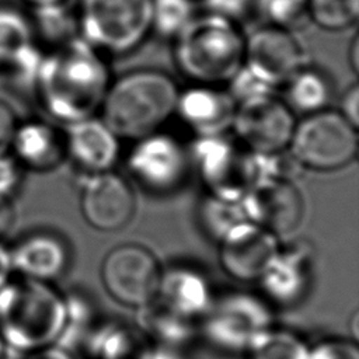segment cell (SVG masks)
<instances>
[{
  "mask_svg": "<svg viewBox=\"0 0 359 359\" xmlns=\"http://www.w3.org/2000/svg\"><path fill=\"white\" fill-rule=\"evenodd\" d=\"M0 323L11 344L38 351L57 344L66 327V300L48 282L24 278L3 286Z\"/></svg>",
  "mask_w": 359,
  "mask_h": 359,
  "instance_id": "4",
  "label": "cell"
},
{
  "mask_svg": "<svg viewBox=\"0 0 359 359\" xmlns=\"http://www.w3.org/2000/svg\"><path fill=\"white\" fill-rule=\"evenodd\" d=\"M35 21L42 36L56 46L79 36L77 14L67 6L59 3L53 6L38 7Z\"/></svg>",
  "mask_w": 359,
  "mask_h": 359,
  "instance_id": "29",
  "label": "cell"
},
{
  "mask_svg": "<svg viewBox=\"0 0 359 359\" xmlns=\"http://www.w3.org/2000/svg\"><path fill=\"white\" fill-rule=\"evenodd\" d=\"M195 14L192 0H151V32L174 39Z\"/></svg>",
  "mask_w": 359,
  "mask_h": 359,
  "instance_id": "30",
  "label": "cell"
},
{
  "mask_svg": "<svg viewBox=\"0 0 359 359\" xmlns=\"http://www.w3.org/2000/svg\"><path fill=\"white\" fill-rule=\"evenodd\" d=\"M236 102L219 86L192 84L178 93L174 114L195 137L226 135L231 129Z\"/></svg>",
  "mask_w": 359,
  "mask_h": 359,
  "instance_id": "17",
  "label": "cell"
},
{
  "mask_svg": "<svg viewBox=\"0 0 359 359\" xmlns=\"http://www.w3.org/2000/svg\"><path fill=\"white\" fill-rule=\"evenodd\" d=\"M240 205L248 222L279 240L293 236L306 217V198L294 181L257 180Z\"/></svg>",
  "mask_w": 359,
  "mask_h": 359,
  "instance_id": "13",
  "label": "cell"
},
{
  "mask_svg": "<svg viewBox=\"0 0 359 359\" xmlns=\"http://www.w3.org/2000/svg\"><path fill=\"white\" fill-rule=\"evenodd\" d=\"M215 297L205 273L191 265L163 268L157 299L184 317L199 321Z\"/></svg>",
  "mask_w": 359,
  "mask_h": 359,
  "instance_id": "20",
  "label": "cell"
},
{
  "mask_svg": "<svg viewBox=\"0 0 359 359\" xmlns=\"http://www.w3.org/2000/svg\"><path fill=\"white\" fill-rule=\"evenodd\" d=\"M135 311L136 325L157 346L188 351L199 339L198 321L181 316L157 297Z\"/></svg>",
  "mask_w": 359,
  "mask_h": 359,
  "instance_id": "22",
  "label": "cell"
},
{
  "mask_svg": "<svg viewBox=\"0 0 359 359\" xmlns=\"http://www.w3.org/2000/svg\"><path fill=\"white\" fill-rule=\"evenodd\" d=\"M310 344L296 331L276 324L245 351V359H307Z\"/></svg>",
  "mask_w": 359,
  "mask_h": 359,
  "instance_id": "26",
  "label": "cell"
},
{
  "mask_svg": "<svg viewBox=\"0 0 359 359\" xmlns=\"http://www.w3.org/2000/svg\"><path fill=\"white\" fill-rule=\"evenodd\" d=\"M66 156L83 174L109 171L121 153V139L98 116L66 125Z\"/></svg>",
  "mask_w": 359,
  "mask_h": 359,
  "instance_id": "18",
  "label": "cell"
},
{
  "mask_svg": "<svg viewBox=\"0 0 359 359\" xmlns=\"http://www.w3.org/2000/svg\"><path fill=\"white\" fill-rule=\"evenodd\" d=\"M133 142L126 167L140 187L154 194H168L185 182L191 163L188 150L178 139L157 130Z\"/></svg>",
  "mask_w": 359,
  "mask_h": 359,
  "instance_id": "10",
  "label": "cell"
},
{
  "mask_svg": "<svg viewBox=\"0 0 359 359\" xmlns=\"http://www.w3.org/2000/svg\"><path fill=\"white\" fill-rule=\"evenodd\" d=\"M172 41L174 65L194 84L222 87L244 63L238 24L206 11L195 14Z\"/></svg>",
  "mask_w": 359,
  "mask_h": 359,
  "instance_id": "3",
  "label": "cell"
},
{
  "mask_svg": "<svg viewBox=\"0 0 359 359\" xmlns=\"http://www.w3.org/2000/svg\"><path fill=\"white\" fill-rule=\"evenodd\" d=\"M227 93L234 100L236 105L244 102L247 100L275 93L268 84L259 80L255 74H252L244 65L237 70V73L227 81Z\"/></svg>",
  "mask_w": 359,
  "mask_h": 359,
  "instance_id": "34",
  "label": "cell"
},
{
  "mask_svg": "<svg viewBox=\"0 0 359 359\" xmlns=\"http://www.w3.org/2000/svg\"><path fill=\"white\" fill-rule=\"evenodd\" d=\"M243 65L276 90L309 65V53L294 32L265 24L245 36Z\"/></svg>",
  "mask_w": 359,
  "mask_h": 359,
  "instance_id": "12",
  "label": "cell"
},
{
  "mask_svg": "<svg viewBox=\"0 0 359 359\" xmlns=\"http://www.w3.org/2000/svg\"><path fill=\"white\" fill-rule=\"evenodd\" d=\"M28 4L34 6L35 8L38 7H45V6H53V4H59V3H65L67 0H24Z\"/></svg>",
  "mask_w": 359,
  "mask_h": 359,
  "instance_id": "46",
  "label": "cell"
},
{
  "mask_svg": "<svg viewBox=\"0 0 359 359\" xmlns=\"http://www.w3.org/2000/svg\"><path fill=\"white\" fill-rule=\"evenodd\" d=\"M28 359H84V356L76 349L53 344L42 349L32 351Z\"/></svg>",
  "mask_w": 359,
  "mask_h": 359,
  "instance_id": "40",
  "label": "cell"
},
{
  "mask_svg": "<svg viewBox=\"0 0 359 359\" xmlns=\"http://www.w3.org/2000/svg\"><path fill=\"white\" fill-rule=\"evenodd\" d=\"M11 147L22 164L35 170L53 168L66 157L63 133L39 121L17 128Z\"/></svg>",
  "mask_w": 359,
  "mask_h": 359,
  "instance_id": "23",
  "label": "cell"
},
{
  "mask_svg": "<svg viewBox=\"0 0 359 359\" xmlns=\"http://www.w3.org/2000/svg\"><path fill=\"white\" fill-rule=\"evenodd\" d=\"M309 21L324 31H344L359 17V0H306Z\"/></svg>",
  "mask_w": 359,
  "mask_h": 359,
  "instance_id": "28",
  "label": "cell"
},
{
  "mask_svg": "<svg viewBox=\"0 0 359 359\" xmlns=\"http://www.w3.org/2000/svg\"><path fill=\"white\" fill-rule=\"evenodd\" d=\"M79 35L101 53L125 55L151 32V0H79Z\"/></svg>",
  "mask_w": 359,
  "mask_h": 359,
  "instance_id": "6",
  "label": "cell"
},
{
  "mask_svg": "<svg viewBox=\"0 0 359 359\" xmlns=\"http://www.w3.org/2000/svg\"><path fill=\"white\" fill-rule=\"evenodd\" d=\"M294 125L292 109L271 93L237 104L231 130L251 153H272L289 147Z\"/></svg>",
  "mask_w": 359,
  "mask_h": 359,
  "instance_id": "11",
  "label": "cell"
},
{
  "mask_svg": "<svg viewBox=\"0 0 359 359\" xmlns=\"http://www.w3.org/2000/svg\"><path fill=\"white\" fill-rule=\"evenodd\" d=\"M188 154L208 195L240 202L255 182L252 153L227 133L195 137Z\"/></svg>",
  "mask_w": 359,
  "mask_h": 359,
  "instance_id": "8",
  "label": "cell"
},
{
  "mask_svg": "<svg viewBox=\"0 0 359 359\" xmlns=\"http://www.w3.org/2000/svg\"><path fill=\"white\" fill-rule=\"evenodd\" d=\"M17 129L13 111L3 102H0V154H4L11 147V142Z\"/></svg>",
  "mask_w": 359,
  "mask_h": 359,
  "instance_id": "39",
  "label": "cell"
},
{
  "mask_svg": "<svg viewBox=\"0 0 359 359\" xmlns=\"http://www.w3.org/2000/svg\"><path fill=\"white\" fill-rule=\"evenodd\" d=\"M255 181L257 180H285L296 181L303 171L289 149L272 153H252Z\"/></svg>",
  "mask_w": 359,
  "mask_h": 359,
  "instance_id": "33",
  "label": "cell"
},
{
  "mask_svg": "<svg viewBox=\"0 0 359 359\" xmlns=\"http://www.w3.org/2000/svg\"><path fill=\"white\" fill-rule=\"evenodd\" d=\"M11 268H13L11 254L3 245H0V287L6 285V280Z\"/></svg>",
  "mask_w": 359,
  "mask_h": 359,
  "instance_id": "42",
  "label": "cell"
},
{
  "mask_svg": "<svg viewBox=\"0 0 359 359\" xmlns=\"http://www.w3.org/2000/svg\"><path fill=\"white\" fill-rule=\"evenodd\" d=\"M255 13L266 25L292 32L310 22L306 0H255Z\"/></svg>",
  "mask_w": 359,
  "mask_h": 359,
  "instance_id": "32",
  "label": "cell"
},
{
  "mask_svg": "<svg viewBox=\"0 0 359 359\" xmlns=\"http://www.w3.org/2000/svg\"><path fill=\"white\" fill-rule=\"evenodd\" d=\"M79 185L80 212L90 227L112 233L129 224L136 212V198L126 178L109 170L84 174Z\"/></svg>",
  "mask_w": 359,
  "mask_h": 359,
  "instance_id": "14",
  "label": "cell"
},
{
  "mask_svg": "<svg viewBox=\"0 0 359 359\" xmlns=\"http://www.w3.org/2000/svg\"><path fill=\"white\" fill-rule=\"evenodd\" d=\"M102 55L79 35L42 59L36 88L49 115L66 125L95 116L112 81Z\"/></svg>",
  "mask_w": 359,
  "mask_h": 359,
  "instance_id": "1",
  "label": "cell"
},
{
  "mask_svg": "<svg viewBox=\"0 0 359 359\" xmlns=\"http://www.w3.org/2000/svg\"><path fill=\"white\" fill-rule=\"evenodd\" d=\"M206 13L238 24L255 13V0H202Z\"/></svg>",
  "mask_w": 359,
  "mask_h": 359,
  "instance_id": "36",
  "label": "cell"
},
{
  "mask_svg": "<svg viewBox=\"0 0 359 359\" xmlns=\"http://www.w3.org/2000/svg\"><path fill=\"white\" fill-rule=\"evenodd\" d=\"M13 268L27 279L50 283L69 266L66 243L50 233H36L22 241L11 252Z\"/></svg>",
  "mask_w": 359,
  "mask_h": 359,
  "instance_id": "21",
  "label": "cell"
},
{
  "mask_svg": "<svg viewBox=\"0 0 359 359\" xmlns=\"http://www.w3.org/2000/svg\"><path fill=\"white\" fill-rule=\"evenodd\" d=\"M65 300L66 327L57 344L80 352L88 335L104 317L98 311L94 299L81 290H73L65 294Z\"/></svg>",
  "mask_w": 359,
  "mask_h": 359,
  "instance_id": "25",
  "label": "cell"
},
{
  "mask_svg": "<svg viewBox=\"0 0 359 359\" xmlns=\"http://www.w3.org/2000/svg\"><path fill=\"white\" fill-rule=\"evenodd\" d=\"M32 27L15 10L0 8V60L11 62L31 48Z\"/></svg>",
  "mask_w": 359,
  "mask_h": 359,
  "instance_id": "31",
  "label": "cell"
},
{
  "mask_svg": "<svg viewBox=\"0 0 359 359\" xmlns=\"http://www.w3.org/2000/svg\"><path fill=\"white\" fill-rule=\"evenodd\" d=\"M273 310L259 293L230 290L215 294L198 321L199 339L223 353L244 355L262 332L276 324Z\"/></svg>",
  "mask_w": 359,
  "mask_h": 359,
  "instance_id": "5",
  "label": "cell"
},
{
  "mask_svg": "<svg viewBox=\"0 0 359 359\" xmlns=\"http://www.w3.org/2000/svg\"><path fill=\"white\" fill-rule=\"evenodd\" d=\"M18 181L20 172L15 161L0 154V199L7 201V196L17 188Z\"/></svg>",
  "mask_w": 359,
  "mask_h": 359,
  "instance_id": "38",
  "label": "cell"
},
{
  "mask_svg": "<svg viewBox=\"0 0 359 359\" xmlns=\"http://www.w3.org/2000/svg\"><path fill=\"white\" fill-rule=\"evenodd\" d=\"M13 222V210L7 201L0 199V237L8 230Z\"/></svg>",
  "mask_w": 359,
  "mask_h": 359,
  "instance_id": "44",
  "label": "cell"
},
{
  "mask_svg": "<svg viewBox=\"0 0 359 359\" xmlns=\"http://www.w3.org/2000/svg\"><path fill=\"white\" fill-rule=\"evenodd\" d=\"M348 331H349V338L353 341H358L359 338V314L358 310H353L348 320Z\"/></svg>",
  "mask_w": 359,
  "mask_h": 359,
  "instance_id": "45",
  "label": "cell"
},
{
  "mask_svg": "<svg viewBox=\"0 0 359 359\" xmlns=\"http://www.w3.org/2000/svg\"><path fill=\"white\" fill-rule=\"evenodd\" d=\"M348 63L355 74H358L359 70V38L358 35H353L349 45H348Z\"/></svg>",
  "mask_w": 359,
  "mask_h": 359,
  "instance_id": "43",
  "label": "cell"
},
{
  "mask_svg": "<svg viewBox=\"0 0 359 359\" xmlns=\"http://www.w3.org/2000/svg\"><path fill=\"white\" fill-rule=\"evenodd\" d=\"M313 271L314 250L310 243H280L278 252L257 280L259 294L273 309L294 307L309 294Z\"/></svg>",
  "mask_w": 359,
  "mask_h": 359,
  "instance_id": "15",
  "label": "cell"
},
{
  "mask_svg": "<svg viewBox=\"0 0 359 359\" xmlns=\"http://www.w3.org/2000/svg\"><path fill=\"white\" fill-rule=\"evenodd\" d=\"M163 266L144 245L125 243L111 248L100 265L107 294L121 306L139 309L157 297Z\"/></svg>",
  "mask_w": 359,
  "mask_h": 359,
  "instance_id": "9",
  "label": "cell"
},
{
  "mask_svg": "<svg viewBox=\"0 0 359 359\" xmlns=\"http://www.w3.org/2000/svg\"><path fill=\"white\" fill-rule=\"evenodd\" d=\"M352 126H359V87L356 83L351 84L339 98V108L337 109Z\"/></svg>",
  "mask_w": 359,
  "mask_h": 359,
  "instance_id": "37",
  "label": "cell"
},
{
  "mask_svg": "<svg viewBox=\"0 0 359 359\" xmlns=\"http://www.w3.org/2000/svg\"><path fill=\"white\" fill-rule=\"evenodd\" d=\"M290 153L303 170L332 172L348 167L358 156V128L338 111L323 109L296 122Z\"/></svg>",
  "mask_w": 359,
  "mask_h": 359,
  "instance_id": "7",
  "label": "cell"
},
{
  "mask_svg": "<svg viewBox=\"0 0 359 359\" xmlns=\"http://www.w3.org/2000/svg\"><path fill=\"white\" fill-rule=\"evenodd\" d=\"M222 271L240 283H257L279 250L280 240L262 227L243 220L217 243Z\"/></svg>",
  "mask_w": 359,
  "mask_h": 359,
  "instance_id": "16",
  "label": "cell"
},
{
  "mask_svg": "<svg viewBox=\"0 0 359 359\" xmlns=\"http://www.w3.org/2000/svg\"><path fill=\"white\" fill-rule=\"evenodd\" d=\"M147 359H191V356L187 349L154 345Z\"/></svg>",
  "mask_w": 359,
  "mask_h": 359,
  "instance_id": "41",
  "label": "cell"
},
{
  "mask_svg": "<svg viewBox=\"0 0 359 359\" xmlns=\"http://www.w3.org/2000/svg\"><path fill=\"white\" fill-rule=\"evenodd\" d=\"M283 88V101L293 114L309 115L327 109L332 100V84L328 76L310 65L292 76Z\"/></svg>",
  "mask_w": 359,
  "mask_h": 359,
  "instance_id": "24",
  "label": "cell"
},
{
  "mask_svg": "<svg viewBox=\"0 0 359 359\" xmlns=\"http://www.w3.org/2000/svg\"><path fill=\"white\" fill-rule=\"evenodd\" d=\"M307 359H359L358 341L348 338H324L310 344Z\"/></svg>",
  "mask_w": 359,
  "mask_h": 359,
  "instance_id": "35",
  "label": "cell"
},
{
  "mask_svg": "<svg viewBox=\"0 0 359 359\" xmlns=\"http://www.w3.org/2000/svg\"><path fill=\"white\" fill-rule=\"evenodd\" d=\"M178 93L164 72L136 69L111 81L100 118L121 140H137L157 132L174 115Z\"/></svg>",
  "mask_w": 359,
  "mask_h": 359,
  "instance_id": "2",
  "label": "cell"
},
{
  "mask_svg": "<svg viewBox=\"0 0 359 359\" xmlns=\"http://www.w3.org/2000/svg\"><path fill=\"white\" fill-rule=\"evenodd\" d=\"M153 346L135 321L104 317L80 352L84 359H147Z\"/></svg>",
  "mask_w": 359,
  "mask_h": 359,
  "instance_id": "19",
  "label": "cell"
},
{
  "mask_svg": "<svg viewBox=\"0 0 359 359\" xmlns=\"http://www.w3.org/2000/svg\"><path fill=\"white\" fill-rule=\"evenodd\" d=\"M198 220L205 234L217 243L231 227L247 220L240 202L208 195L198 206Z\"/></svg>",
  "mask_w": 359,
  "mask_h": 359,
  "instance_id": "27",
  "label": "cell"
}]
</instances>
